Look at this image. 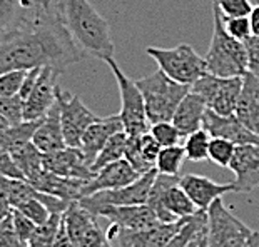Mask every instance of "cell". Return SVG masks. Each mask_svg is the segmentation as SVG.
<instances>
[{"mask_svg": "<svg viewBox=\"0 0 259 247\" xmlns=\"http://www.w3.org/2000/svg\"><path fill=\"white\" fill-rule=\"evenodd\" d=\"M87 56L75 45L57 7L47 9L34 24L0 42V74L54 67L64 72Z\"/></svg>", "mask_w": 259, "mask_h": 247, "instance_id": "cell-1", "label": "cell"}, {"mask_svg": "<svg viewBox=\"0 0 259 247\" xmlns=\"http://www.w3.org/2000/svg\"><path fill=\"white\" fill-rule=\"evenodd\" d=\"M57 4L65 29L87 57L101 59L104 62L114 57L115 47L111 25L89 0H57Z\"/></svg>", "mask_w": 259, "mask_h": 247, "instance_id": "cell-2", "label": "cell"}, {"mask_svg": "<svg viewBox=\"0 0 259 247\" xmlns=\"http://www.w3.org/2000/svg\"><path fill=\"white\" fill-rule=\"evenodd\" d=\"M214 10V32L209 51L204 56L207 72L218 77H244L247 74V52L244 42L236 40L226 30L224 15L216 5Z\"/></svg>", "mask_w": 259, "mask_h": 247, "instance_id": "cell-3", "label": "cell"}, {"mask_svg": "<svg viewBox=\"0 0 259 247\" xmlns=\"http://www.w3.org/2000/svg\"><path fill=\"white\" fill-rule=\"evenodd\" d=\"M136 84L144 97L146 115L151 125L170 122L179 104L191 92L189 85L172 80L162 70H157L144 79L136 80Z\"/></svg>", "mask_w": 259, "mask_h": 247, "instance_id": "cell-4", "label": "cell"}, {"mask_svg": "<svg viewBox=\"0 0 259 247\" xmlns=\"http://www.w3.org/2000/svg\"><path fill=\"white\" fill-rule=\"evenodd\" d=\"M146 52L156 60L159 70H162L167 77L179 84L191 87L207 72L206 60L189 43H179L178 47L172 48L147 47Z\"/></svg>", "mask_w": 259, "mask_h": 247, "instance_id": "cell-5", "label": "cell"}, {"mask_svg": "<svg viewBox=\"0 0 259 247\" xmlns=\"http://www.w3.org/2000/svg\"><path fill=\"white\" fill-rule=\"evenodd\" d=\"M106 64L109 65L111 72L114 75L115 82L119 85V94H120V114L119 117L124 124V130L127 135H142L147 134L151 129V124L147 120L146 115V104L142 92L134 80H131L125 75L114 57L107 59Z\"/></svg>", "mask_w": 259, "mask_h": 247, "instance_id": "cell-6", "label": "cell"}, {"mask_svg": "<svg viewBox=\"0 0 259 247\" xmlns=\"http://www.w3.org/2000/svg\"><path fill=\"white\" fill-rule=\"evenodd\" d=\"M206 212V240L209 247H244L254 232L226 209L223 199L214 201Z\"/></svg>", "mask_w": 259, "mask_h": 247, "instance_id": "cell-7", "label": "cell"}, {"mask_svg": "<svg viewBox=\"0 0 259 247\" xmlns=\"http://www.w3.org/2000/svg\"><path fill=\"white\" fill-rule=\"evenodd\" d=\"M242 90V77H218L206 72L191 85V92L202 97L211 109L219 115H233L238 107Z\"/></svg>", "mask_w": 259, "mask_h": 247, "instance_id": "cell-8", "label": "cell"}, {"mask_svg": "<svg viewBox=\"0 0 259 247\" xmlns=\"http://www.w3.org/2000/svg\"><path fill=\"white\" fill-rule=\"evenodd\" d=\"M157 169H152L147 174L141 175L139 179L125 187L114 189V190H99L96 194H91L80 199L79 202L85 207L91 214L96 216L99 209L107 206L120 207V206H142L147 204L149 194H151L152 184L156 180Z\"/></svg>", "mask_w": 259, "mask_h": 247, "instance_id": "cell-9", "label": "cell"}, {"mask_svg": "<svg viewBox=\"0 0 259 247\" xmlns=\"http://www.w3.org/2000/svg\"><path fill=\"white\" fill-rule=\"evenodd\" d=\"M57 104L60 107V124L65 139V145L79 149L82 135L94 122H97L99 115H96L79 95H72L62 89H57Z\"/></svg>", "mask_w": 259, "mask_h": 247, "instance_id": "cell-10", "label": "cell"}, {"mask_svg": "<svg viewBox=\"0 0 259 247\" xmlns=\"http://www.w3.org/2000/svg\"><path fill=\"white\" fill-rule=\"evenodd\" d=\"M64 227L77 247H112L107 232L99 227L97 219L80 204L72 201L62 216Z\"/></svg>", "mask_w": 259, "mask_h": 247, "instance_id": "cell-11", "label": "cell"}, {"mask_svg": "<svg viewBox=\"0 0 259 247\" xmlns=\"http://www.w3.org/2000/svg\"><path fill=\"white\" fill-rule=\"evenodd\" d=\"M54 7L44 0H0V42L32 25L47 9Z\"/></svg>", "mask_w": 259, "mask_h": 247, "instance_id": "cell-12", "label": "cell"}, {"mask_svg": "<svg viewBox=\"0 0 259 247\" xmlns=\"http://www.w3.org/2000/svg\"><path fill=\"white\" fill-rule=\"evenodd\" d=\"M59 72L54 67H44L29 98L24 102V120H42L57 101Z\"/></svg>", "mask_w": 259, "mask_h": 247, "instance_id": "cell-13", "label": "cell"}, {"mask_svg": "<svg viewBox=\"0 0 259 247\" xmlns=\"http://www.w3.org/2000/svg\"><path fill=\"white\" fill-rule=\"evenodd\" d=\"M202 129L211 135L219 137L233 142L234 145H247V144H257L259 145V135L251 132L241 120L233 115H219L211 109H207L202 119Z\"/></svg>", "mask_w": 259, "mask_h": 247, "instance_id": "cell-14", "label": "cell"}, {"mask_svg": "<svg viewBox=\"0 0 259 247\" xmlns=\"http://www.w3.org/2000/svg\"><path fill=\"white\" fill-rule=\"evenodd\" d=\"M187 219L189 217L169 224L161 222L156 227L144 229V230L119 229L115 239H117L119 247H164L183 229Z\"/></svg>", "mask_w": 259, "mask_h": 247, "instance_id": "cell-15", "label": "cell"}, {"mask_svg": "<svg viewBox=\"0 0 259 247\" xmlns=\"http://www.w3.org/2000/svg\"><path fill=\"white\" fill-rule=\"evenodd\" d=\"M229 169L234 172V192H251L259 187V145H238Z\"/></svg>", "mask_w": 259, "mask_h": 247, "instance_id": "cell-16", "label": "cell"}, {"mask_svg": "<svg viewBox=\"0 0 259 247\" xmlns=\"http://www.w3.org/2000/svg\"><path fill=\"white\" fill-rule=\"evenodd\" d=\"M96 217L107 219L111 224H115L120 229H132V230H144L156 227L161 221L157 219L154 212L147 204L142 206H107L99 209Z\"/></svg>", "mask_w": 259, "mask_h": 247, "instance_id": "cell-17", "label": "cell"}, {"mask_svg": "<svg viewBox=\"0 0 259 247\" xmlns=\"http://www.w3.org/2000/svg\"><path fill=\"white\" fill-rule=\"evenodd\" d=\"M44 167L46 171L69 179H85L94 177L91 166L87 164L80 149L65 147L62 151L44 154Z\"/></svg>", "mask_w": 259, "mask_h": 247, "instance_id": "cell-18", "label": "cell"}, {"mask_svg": "<svg viewBox=\"0 0 259 247\" xmlns=\"http://www.w3.org/2000/svg\"><path fill=\"white\" fill-rule=\"evenodd\" d=\"M141 175L131 166L129 161L120 159V161L107 164L106 167H102L101 171H97L94 174V177L87 182L84 189V197L96 194L99 190H114V189L125 187V185L132 184ZM84 197H82V199H84Z\"/></svg>", "mask_w": 259, "mask_h": 247, "instance_id": "cell-19", "label": "cell"}, {"mask_svg": "<svg viewBox=\"0 0 259 247\" xmlns=\"http://www.w3.org/2000/svg\"><path fill=\"white\" fill-rule=\"evenodd\" d=\"M117 132H125L124 124L119 115H109V117H101L97 122H94L89 129L82 135L79 149L84 154L85 161L89 166H92L97 159L99 152L104 149L107 140Z\"/></svg>", "mask_w": 259, "mask_h": 247, "instance_id": "cell-20", "label": "cell"}, {"mask_svg": "<svg viewBox=\"0 0 259 247\" xmlns=\"http://www.w3.org/2000/svg\"><path fill=\"white\" fill-rule=\"evenodd\" d=\"M184 192L191 197V201L197 206L199 211H207L214 201L221 199L226 192H234V184H218L209 177L197 174H186L179 182Z\"/></svg>", "mask_w": 259, "mask_h": 247, "instance_id": "cell-21", "label": "cell"}, {"mask_svg": "<svg viewBox=\"0 0 259 247\" xmlns=\"http://www.w3.org/2000/svg\"><path fill=\"white\" fill-rule=\"evenodd\" d=\"M32 144L42 154H52L67 147L62 132V124H60V107L57 101L49 114L42 119L40 125L32 137Z\"/></svg>", "mask_w": 259, "mask_h": 247, "instance_id": "cell-22", "label": "cell"}, {"mask_svg": "<svg viewBox=\"0 0 259 247\" xmlns=\"http://www.w3.org/2000/svg\"><path fill=\"white\" fill-rule=\"evenodd\" d=\"M234 114L251 132L259 135V79L249 72L242 77V90Z\"/></svg>", "mask_w": 259, "mask_h": 247, "instance_id": "cell-23", "label": "cell"}, {"mask_svg": "<svg viewBox=\"0 0 259 247\" xmlns=\"http://www.w3.org/2000/svg\"><path fill=\"white\" fill-rule=\"evenodd\" d=\"M206 111H207L206 101H204L202 97L189 92V94L183 98V102L179 104L178 111H176L170 122L178 127L181 135L187 137L192 132H196V130L202 129V119Z\"/></svg>", "mask_w": 259, "mask_h": 247, "instance_id": "cell-24", "label": "cell"}, {"mask_svg": "<svg viewBox=\"0 0 259 247\" xmlns=\"http://www.w3.org/2000/svg\"><path fill=\"white\" fill-rule=\"evenodd\" d=\"M42 120H24L17 125H9L7 129L0 130V145L10 154L24 149L32 142L35 130L38 129Z\"/></svg>", "mask_w": 259, "mask_h": 247, "instance_id": "cell-25", "label": "cell"}, {"mask_svg": "<svg viewBox=\"0 0 259 247\" xmlns=\"http://www.w3.org/2000/svg\"><path fill=\"white\" fill-rule=\"evenodd\" d=\"M15 164L20 169L22 175H24L25 182H32L35 180L38 175L44 172V154L32 144H27L24 149H20L17 152L12 154Z\"/></svg>", "mask_w": 259, "mask_h": 247, "instance_id": "cell-26", "label": "cell"}, {"mask_svg": "<svg viewBox=\"0 0 259 247\" xmlns=\"http://www.w3.org/2000/svg\"><path fill=\"white\" fill-rule=\"evenodd\" d=\"M207 229V212L199 211L189 217L183 226V229L174 235L164 247H189L192 240H196Z\"/></svg>", "mask_w": 259, "mask_h": 247, "instance_id": "cell-27", "label": "cell"}, {"mask_svg": "<svg viewBox=\"0 0 259 247\" xmlns=\"http://www.w3.org/2000/svg\"><path fill=\"white\" fill-rule=\"evenodd\" d=\"M129 135L125 132H117L107 140V144L104 145V149L99 152L97 159L94 161L91 166L92 172L96 174L97 171H101L102 167H106L107 164H112L115 161H120L125 156V147H127Z\"/></svg>", "mask_w": 259, "mask_h": 247, "instance_id": "cell-28", "label": "cell"}, {"mask_svg": "<svg viewBox=\"0 0 259 247\" xmlns=\"http://www.w3.org/2000/svg\"><path fill=\"white\" fill-rule=\"evenodd\" d=\"M62 216L64 214H51L47 222L35 227L27 247H54L60 224H62Z\"/></svg>", "mask_w": 259, "mask_h": 247, "instance_id": "cell-29", "label": "cell"}, {"mask_svg": "<svg viewBox=\"0 0 259 247\" xmlns=\"http://www.w3.org/2000/svg\"><path fill=\"white\" fill-rule=\"evenodd\" d=\"M186 159V151L183 145L162 147L156 161V169L159 174L164 175H179L181 167Z\"/></svg>", "mask_w": 259, "mask_h": 247, "instance_id": "cell-30", "label": "cell"}, {"mask_svg": "<svg viewBox=\"0 0 259 247\" xmlns=\"http://www.w3.org/2000/svg\"><path fill=\"white\" fill-rule=\"evenodd\" d=\"M209 144H211V135H209L204 129L196 130L191 135L186 137V159L192 162H201L209 159Z\"/></svg>", "mask_w": 259, "mask_h": 247, "instance_id": "cell-31", "label": "cell"}, {"mask_svg": "<svg viewBox=\"0 0 259 247\" xmlns=\"http://www.w3.org/2000/svg\"><path fill=\"white\" fill-rule=\"evenodd\" d=\"M236 147L233 142L219 139V137H212L211 144H209V159L219 167H229L231 161H233Z\"/></svg>", "mask_w": 259, "mask_h": 247, "instance_id": "cell-32", "label": "cell"}, {"mask_svg": "<svg viewBox=\"0 0 259 247\" xmlns=\"http://www.w3.org/2000/svg\"><path fill=\"white\" fill-rule=\"evenodd\" d=\"M24 101L20 95L4 97L0 95V115L7 120L10 125H17L24 122Z\"/></svg>", "mask_w": 259, "mask_h": 247, "instance_id": "cell-33", "label": "cell"}, {"mask_svg": "<svg viewBox=\"0 0 259 247\" xmlns=\"http://www.w3.org/2000/svg\"><path fill=\"white\" fill-rule=\"evenodd\" d=\"M151 135L159 142L161 147H172L178 145L179 140L183 139V135L178 130V127L172 122H159V124H152L151 129H149Z\"/></svg>", "mask_w": 259, "mask_h": 247, "instance_id": "cell-34", "label": "cell"}, {"mask_svg": "<svg viewBox=\"0 0 259 247\" xmlns=\"http://www.w3.org/2000/svg\"><path fill=\"white\" fill-rule=\"evenodd\" d=\"M35 194H37V189H35ZM35 194H34V197H30V199H27V201L22 202V204H19L15 209L24 214L25 217H29L32 222L37 224V226H40V224L49 221L51 212H49L47 207L37 199Z\"/></svg>", "mask_w": 259, "mask_h": 247, "instance_id": "cell-35", "label": "cell"}, {"mask_svg": "<svg viewBox=\"0 0 259 247\" xmlns=\"http://www.w3.org/2000/svg\"><path fill=\"white\" fill-rule=\"evenodd\" d=\"M214 5L221 10L226 19L249 17L252 12L251 0H214Z\"/></svg>", "mask_w": 259, "mask_h": 247, "instance_id": "cell-36", "label": "cell"}, {"mask_svg": "<svg viewBox=\"0 0 259 247\" xmlns=\"http://www.w3.org/2000/svg\"><path fill=\"white\" fill-rule=\"evenodd\" d=\"M27 72L29 70H10V72L0 74V95L4 97L19 95Z\"/></svg>", "mask_w": 259, "mask_h": 247, "instance_id": "cell-37", "label": "cell"}, {"mask_svg": "<svg viewBox=\"0 0 259 247\" xmlns=\"http://www.w3.org/2000/svg\"><path fill=\"white\" fill-rule=\"evenodd\" d=\"M125 161H129V164L136 169L137 174L144 175L149 171H152V167H149L146 161L141 156V149H139V135H129L127 140V147H125Z\"/></svg>", "mask_w": 259, "mask_h": 247, "instance_id": "cell-38", "label": "cell"}, {"mask_svg": "<svg viewBox=\"0 0 259 247\" xmlns=\"http://www.w3.org/2000/svg\"><path fill=\"white\" fill-rule=\"evenodd\" d=\"M139 149H141V156L146 161L147 166L156 169V161L162 147L159 145V142L151 135V132L139 135Z\"/></svg>", "mask_w": 259, "mask_h": 247, "instance_id": "cell-39", "label": "cell"}, {"mask_svg": "<svg viewBox=\"0 0 259 247\" xmlns=\"http://www.w3.org/2000/svg\"><path fill=\"white\" fill-rule=\"evenodd\" d=\"M224 25H226L228 34L231 37H234L236 40L244 42L252 35L249 17H234V19H226L224 17Z\"/></svg>", "mask_w": 259, "mask_h": 247, "instance_id": "cell-40", "label": "cell"}, {"mask_svg": "<svg viewBox=\"0 0 259 247\" xmlns=\"http://www.w3.org/2000/svg\"><path fill=\"white\" fill-rule=\"evenodd\" d=\"M12 222H14V229H15V232H17V235L20 237V240L27 245V244H29L30 237H32V234H34L37 224H34L29 217H25L24 214L19 212L17 209L12 211Z\"/></svg>", "mask_w": 259, "mask_h": 247, "instance_id": "cell-41", "label": "cell"}, {"mask_svg": "<svg viewBox=\"0 0 259 247\" xmlns=\"http://www.w3.org/2000/svg\"><path fill=\"white\" fill-rule=\"evenodd\" d=\"M0 247H27L15 232L12 214L0 224Z\"/></svg>", "mask_w": 259, "mask_h": 247, "instance_id": "cell-42", "label": "cell"}, {"mask_svg": "<svg viewBox=\"0 0 259 247\" xmlns=\"http://www.w3.org/2000/svg\"><path fill=\"white\" fill-rule=\"evenodd\" d=\"M0 175L2 177H9V179H19V180H25L24 175H22L20 169L15 164L12 154L9 151H5L2 145H0Z\"/></svg>", "mask_w": 259, "mask_h": 247, "instance_id": "cell-43", "label": "cell"}, {"mask_svg": "<svg viewBox=\"0 0 259 247\" xmlns=\"http://www.w3.org/2000/svg\"><path fill=\"white\" fill-rule=\"evenodd\" d=\"M244 47L247 52V72L259 79V37L251 35L244 40Z\"/></svg>", "mask_w": 259, "mask_h": 247, "instance_id": "cell-44", "label": "cell"}, {"mask_svg": "<svg viewBox=\"0 0 259 247\" xmlns=\"http://www.w3.org/2000/svg\"><path fill=\"white\" fill-rule=\"evenodd\" d=\"M44 67H35V69H30L29 72H27L25 75V79H24V84H22L20 87V92H19V95L22 101H27L29 98V95L32 94V90H34V87L37 84V80H38V75H40V70Z\"/></svg>", "mask_w": 259, "mask_h": 247, "instance_id": "cell-45", "label": "cell"}, {"mask_svg": "<svg viewBox=\"0 0 259 247\" xmlns=\"http://www.w3.org/2000/svg\"><path fill=\"white\" fill-rule=\"evenodd\" d=\"M54 247H77V244H74V240L69 237L67 230H65V227H64V222L60 224V229H59V234H57V239H56Z\"/></svg>", "mask_w": 259, "mask_h": 247, "instance_id": "cell-46", "label": "cell"}, {"mask_svg": "<svg viewBox=\"0 0 259 247\" xmlns=\"http://www.w3.org/2000/svg\"><path fill=\"white\" fill-rule=\"evenodd\" d=\"M249 20H251V30H252V35L259 37V5L252 7V12L249 15Z\"/></svg>", "mask_w": 259, "mask_h": 247, "instance_id": "cell-47", "label": "cell"}, {"mask_svg": "<svg viewBox=\"0 0 259 247\" xmlns=\"http://www.w3.org/2000/svg\"><path fill=\"white\" fill-rule=\"evenodd\" d=\"M244 247H259V232L257 230H254V232L251 234V237L247 239Z\"/></svg>", "mask_w": 259, "mask_h": 247, "instance_id": "cell-48", "label": "cell"}, {"mask_svg": "<svg viewBox=\"0 0 259 247\" xmlns=\"http://www.w3.org/2000/svg\"><path fill=\"white\" fill-rule=\"evenodd\" d=\"M9 122H7V120H5L4 117H2V115H0V130H4V129H7L9 127Z\"/></svg>", "mask_w": 259, "mask_h": 247, "instance_id": "cell-49", "label": "cell"}, {"mask_svg": "<svg viewBox=\"0 0 259 247\" xmlns=\"http://www.w3.org/2000/svg\"><path fill=\"white\" fill-rule=\"evenodd\" d=\"M197 247H209L207 245V240H206V234H204L202 237L199 239V244H197Z\"/></svg>", "mask_w": 259, "mask_h": 247, "instance_id": "cell-50", "label": "cell"}, {"mask_svg": "<svg viewBox=\"0 0 259 247\" xmlns=\"http://www.w3.org/2000/svg\"><path fill=\"white\" fill-rule=\"evenodd\" d=\"M47 5H51V7H54V5H57V0H44Z\"/></svg>", "mask_w": 259, "mask_h": 247, "instance_id": "cell-51", "label": "cell"}]
</instances>
